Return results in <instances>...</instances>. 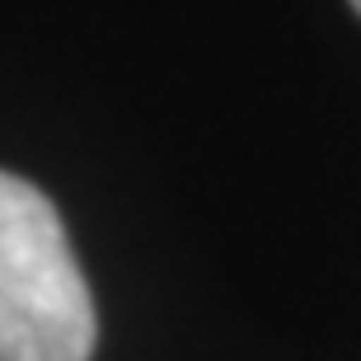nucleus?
<instances>
[{
	"instance_id": "f03ea898",
	"label": "nucleus",
	"mask_w": 361,
	"mask_h": 361,
	"mask_svg": "<svg viewBox=\"0 0 361 361\" xmlns=\"http://www.w3.org/2000/svg\"><path fill=\"white\" fill-rule=\"evenodd\" d=\"M352 10H357V14H361V0H352Z\"/></svg>"
},
{
	"instance_id": "f257e3e1",
	"label": "nucleus",
	"mask_w": 361,
	"mask_h": 361,
	"mask_svg": "<svg viewBox=\"0 0 361 361\" xmlns=\"http://www.w3.org/2000/svg\"><path fill=\"white\" fill-rule=\"evenodd\" d=\"M99 314L52 197L0 169V361H90Z\"/></svg>"
}]
</instances>
